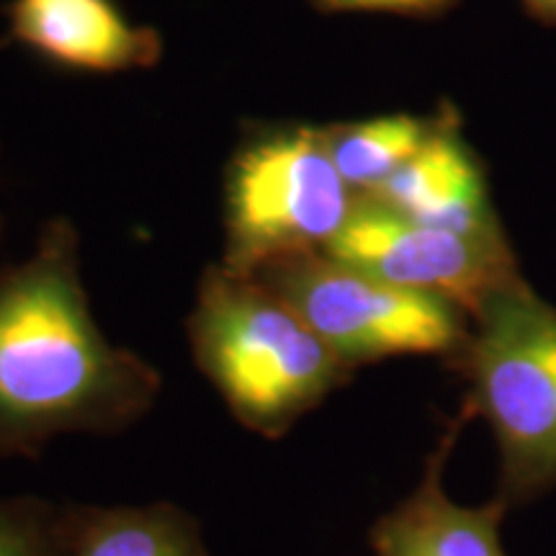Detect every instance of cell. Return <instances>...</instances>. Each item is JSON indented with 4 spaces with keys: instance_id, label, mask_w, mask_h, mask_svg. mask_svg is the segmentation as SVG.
<instances>
[{
    "instance_id": "1",
    "label": "cell",
    "mask_w": 556,
    "mask_h": 556,
    "mask_svg": "<svg viewBox=\"0 0 556 556\" xmlns=\"http://www.w3.org/2000/svg\"><path fill=\"white\" fill-rule=\"evenodd\" d=\"M160 392L157 368L96 323L75 227L50 222L29 258L0 270V456H37L67 433H122Z\"/></svg>"
},
{
    "instance_id": "10",
    "label": "cell",
    "mask_w": 556,
    "mask_h": 556,
    "mask_svg": "<svg viewBox=\"0 0 556 556\" xmlns=\"http://www.w3.org/2000/svg\"><path fill=\"white\" fill-rule=\"evenodd\" d=\"M67 556H208L199 520L173 503L67 505Z\"/></svg>"
},
{
    "instance_id": "3",
    "label": "cell",
    "mask_w": 556,
    "mask_h": 556,
    "mask_svg": "<svg viewBox=\"0 0 556 556\" xmlns=\"http://www.w3.org/2000/svg\"><path fill=\"white\" fill-rule=\"evenodd\" d=\"M454 358L471 381V413L490 420L505 497L556 484V309L523 278L479 309Z\"/></svg>"
},
{
    "instance_id": "8",
    "label": "cell",
    "mask_w": 556,
    "mask_h": 556,
    "mask_svg": "<svg viewBox=\"0 0 556 556\" xmlns=\"http://www.w3.org/2000/svg\"><path fill=\"white\" fill-rule=\"evenodd\" d=\"M13 45L86 73L155 67L163 39L139 26L114 0H11L5 5Z\"/></svg>"
},
{
    "instance_id": "6",
    "label": "cell",
    "mask_w": 556,
    "mask_h": 556,
    "mask_svg": "<svg viewBox=\"0 0 556 556\" xmlns=\"http://www.w3.org/2000/svg\"><path fill=\"white\" fill-rule=\"evenodd\" d=\"M325 253L394 287L443 299L467 317H477L492 296L520 278L505 238H469L420 225L368 197H358Z\"/></svg>"
},
{
    "instance_id": "12",
    "label": "cell",
    "mask_w": 556,
    "mask_h": 556,
    "mask_svg": "<svg viewBox=\"0 0 556 556\" xmlns=\"http://www.w3.org/2000/svg\"><path fill=\"white\" fill-rule=\"evenodd\" d=\"M0 556H67V505L31 495L0 500Z\"/></svg>"
},
{
    "instance_id": "5",
    "label": "cell",
    "mask_w": 556,
    "mask_h": 556,
    "mask_svg": "<svg viewBox=\"0 0 556 556\" xmlns=\"http://www.w3.org/2000/svg\"><path fill=\"white\" fill-rule=\"evenodd\" d=\"M250 276L287 299L348 368L397 356L456 358L469 340V317L454 304L328 253L294 255Z\"/></svg>"
},
{
    "instance_id": "14",
    "label": "cell",
    "mask_w": 556,
    "mask_h": 556,
    "mask_svg": "<svg viewBox=\"0 0 556 556\" xmlns=\"http://www.w3.org/2000/svg\"><path fill=\"white\" fill-rule=\"evenodd\" d=\"M528 16H533L541 24L556 26V0H520Z\"/></svg>"
},
{
    "instance_id": "15",
    "label": "cell",
    "mask_w": 556,
    "mask_h": 556,
    "mask_svg": "<svg viewBox=\"0 0 556 556\" xmlns=\"http://www.w3.org/2000/svg\"><path fill=\"white\" fill-rule=\"evenodd\" d=\"M3 229H5V222H3V217H0V240H3Z\"/></svg>"
},
{
    "instance_id": "2",
    "label": "cell",
    "mask_w": 556,
    "mask_h": 556,
    "mask_svg": "<svg viewBox=\"0 0 556 556\" xmlns=\"http://www.w3.org/2000/svg\"><path fill=\"white\" fill-rule=\"evenodd\" d=\"M189 340L235 420L263 438L287 435L353 371L287 299L225 263L201 276Z\"/></svg>"
},
{
    "instance_id": "13",
    "label": "cell",
    "mask_w": 556,
    "mask_h": 556,
    "mask_svg": "<svg viewBox=\"0 0 556 556\" xmlns=\"http://www.w3.org/2000/svg\"><path fill=\"white\" fill-rule=\"evenodd\" d=\"M325 13H394V16L433 18L456 9L458 0H309Z\"/></svg>"
},
{
    "instance_id": "4",
    "label": "cell",
    "mask_w": 556,
    "mask_h": 556,
    "mask_svg": "<svg viewBox=\"0 0 556 556\" xmlns=\"http://www.w3.org/2000/svg\"><path fill=\"white\" fill-rule=\"evenodd\" d=\"M358 193L332 163L323 127L258 129L235 150L225 180V263L255 274L268 263L325 253Z\"/></svg>"
},
{
    "instance_id": "9",
    "label": "cell",
    "mask_w": 556,
    "mask_h": 556,
    "mask_svg": "<svg viewBox=\"0 0 556 556\" xmlns=\"http://www.w3.org/2000/svg\"><path fill=\"white\" fill-rule=\"evenodd\" d=\"M469 413L467 407L456 422H451L430 454L413 495L371 528L377 556H507L500 541L505 497L482 507H467L454 503L443 490L446 458Z\"/></svg>"
},
{
    "instance_id": "7",
    "label": "cell",
    "mask_w": 556,
    "mask_h": 556,
    "mask_svg": "<svg viewBox=\"0 0 556 556\" xmlns=\"http://www.w3.org/2000/svg\"><path fill=\"white\" fill-rule=\"evenodd\" d=\"M366 197L420 225L451 229L469 238H505L492 206L482 160L464 139L462 124L451 106L435 114L428 142Z\"/></svg>"
},
{
    "instance_id": "11",
    "label": "cell",
    "mask_w": 556,
    "mask_h": 556,
    "mask_svg": "<svg viewBox=\"0 0 556 556\" xmlns=\"http://www.w3.org/2000/svg\"><path fill=\"white\" fill-rule=\"evenodd\" d=\"M433 127L435 116L387 114L330 124L323 127V137L345 184L358 197H366L392 178L428 142Z\"/></svg>"
}]
</instances>
